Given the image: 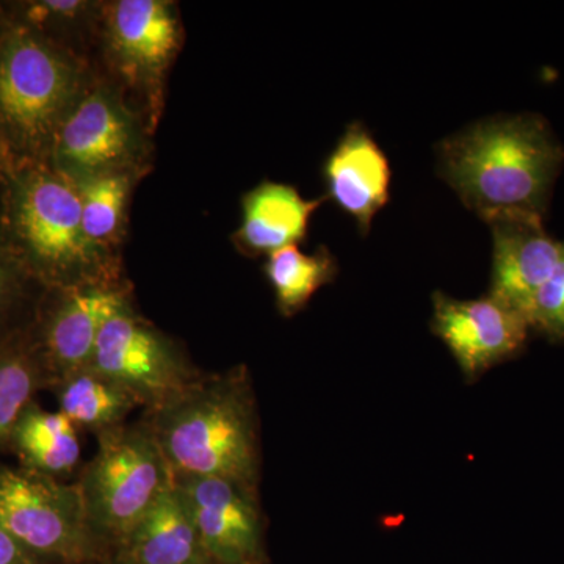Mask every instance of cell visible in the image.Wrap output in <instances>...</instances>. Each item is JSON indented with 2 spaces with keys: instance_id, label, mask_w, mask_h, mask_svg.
Returning a JSON list of instances; mask_svg holds the SVG:
<instances>
[{
  "instance_id": "obj_1",
  "label": "cell",
  "mask_w": 564,
  "mask_h": 564,
  "mask_svg": "<svg viewBox=\"0 0 564 564\" xmlns=\"http://www.w3.org/2000/svg\"><path fill=\"white\" fill-rule=\"evenodd\" d=\"M437 174L480 215L525 209L544 215L564 148L541 115H497L436 144Z\"/></svg>"
},
{
  "instance_id": "obj_2",
  "label": "cell",
  "mask_w": 564,
  "mask_h": 564,
  "mask_svg": "<svg viewBox=\"0 0 564 564\" xmlns=\"http://www.w3.org/2000/svg\"><path fill=\"white\" fill-rule=\"evenodd\" d=\"M0 250L46 291L126 281L121 258L85 236L76 185L50 165L21 166L0 191Z\"/></svg>"
},
{
  "instance_id": "obj_3",
  "label": "cell",
  "mask_w": 564,
  "mask_h": 564,
  "mask_svg": "<svg viewBox=\"0 0 564 564\" xmlns=\"http://www.w3.org/2000/svg\"><path fill=\"white\" fill-rule=\"evenodd\" d=\"M173 477H221L256 486L254 399L245 370L199 377L143 417Z\"/></svg>"
},
{
  "instance_id": "obj_4",
  "label": "cell",
  "mask_w": 564,
  "mask_h": 564,
  "mask_svg": "<svg viewBox=\"0 0 564 564\" xmlns=\"http://www.w3.org/2000/svg\"><path fill=\"white\" fill-rule=\"evenodd\" d=\"M95 74L90 63L7 22L0 36V137L18 169L50 165L58 129Z\"/></svg>"
},
{
  "instance_id": "obj_5",
  "label": "cell",
  "mask_w": 564,
  "mask_h": 564,
  "mask_svg": "<svg viewBox=\"0 0 564 564\" xmlns=\"http://www.w3.org/2000/svg\"><path fill=\"white\" fill-rule=\"evenodd\" d=\"M96 437L98 452L76 485L88 525L111 558L173 485V473L143 421L124 423Z\"/></svg>"
},
{
  "instance_id": "obj_6",
  "label": "cell",
  "mask_w": 564,
  "mask_h": 564,
  "mask_svg": "<svg viewBox=\"0 0 564 564\" xmlns=\"http://www.w3.org/2000/svg\"><path fill=\"white\" fill-rule=\"evenodd\" d=\"M182 40L180 9L172 0L102 2L95 70L121 91L151 132L161 118L166 76Z\"/></svg>"
},
{
  "instance_id": "obj_7",
  "label": "cell",
  "mask_w": 564,
  "mask_h": 564,
  "mask_svg": "<svg viewBox=\"0 0 564 564\" xmlns=\"http://www.w3.org/2000/svg\"><path fill=\"white\" fill-rule=\"evenodd\" d=\"M150 133L121 91L96 73L58 129L50 166L73 184L113 173L147 174Z\"/></svg>"
},
{
  "instance_id": "obj_8",
  "label": "cell",
  "mask_w": 564,
  "mask_h": 564,
  "mask_svg": "<svg viewBox=\"0 0 564 564\" xmlns=\"http://www.w3.org/2000/svg\"><path fill=\"white\" fill-rule=\"evenodd\" d=\"M0 525L43 564L110 558L88 525L77 485L24 466H0Z\"/></svg>"
},
{
  "instance_id": "obj_9",
  "label": "cell",
  "mask_w": 564,
  "mask_h": 564,
  "mask_svg": "<svg viewBox=\"0 0 564 564\" xmlns=\"http://www.w3.org/2000/svg\"><path fill=\"white\" fill-rule=\"evenodd\" d=\"M90 366L132 392L144 410L166 402L202 377L180 345L141 317L133 304L104 325Z\"/></svg>"
},
{
  "instance_id": "obj_10",
  "label": "cell",
  "mask_w": 564,
  "mask_h": 564,
  "mask_svg": "<svg viewBox=\"0 0 564 564\" xmlns=\"http://www.w3.org/2000/svg\"><path fill=\"white\" fill-rule=\"evenodd\" d=\"M132 304L128 281L111 285L47 289L36 310L31 336L52 388L91 364L107 321Z\"/></svg>"
},
{
  "instance_id": "obj_11",
  "label": "cell",
  "mask_w": 564,
  "mask_h": 564,
  "mask_svg": "<svg viewBox=\"0 0 564 564\" xmlns=\"http://www.w3.org/2000/svg\"><path fill=\"white\" fill-rule=\"evenodd\" d=\"M174 488L217 564H262L254 486L221 477H173Z\"/></svg>"
},
{
  "instance_id": "obj_12",
  "label": "cell",
  "mask_w": 564,
  "mask_h": 564,
  "mask_svg": "<svg viewBox=\"0 0 564 564\" xmlns=\"http://www.w3.org/2000/svg\"><path fill=\"white\" fill-rule=\"evenodd\" d=\"M432 329L462 372L474 380L518 355L529 339L530 325L524 314L489 293L477 300H456L434 292Z\"/></svg>"
},
{
  "instance_id": "obj_13",
  "label": "cell",
  "mask_w": 564,
  "mask_h": 564,
  "mask_svg": "<svg viewBox=\"0 0 564 564\" xmlns=\"http://www.w3.org/2000/svg\"><path fill=\"white\" fill-rule=\"evenodd\" d=\"M492 234L489 295L527 317L541 285L554 272L564 242L547 232L544 215L525 209H497L478 215Z\"/></svg>"
},
{
  "instance_id": "obj_14",
  "label": "cell",
  "mask_w": 564,
  "mask_h": 564,
  "mask_svg": "<svg viewBox=\"0 0 564 564\" xmlns=\"http://www.w3.org/2000/svg\"><path fill=\"white\" fill-rule=\"evenodd\" d=\"M326 198L355 218L359 232L367 236L375 215L391 199L392 170L362 121L348 122L336 147L322 165Z\"/></svg>"
},
{
  "instance_id": "obj_15",
  "label": "cell",
  "mask_w": 564,
  "mask_h": 564,
  "mask_svg": "<svg viewBox=\"0 0 564 564\" xmlns=\"http://www.w3.org/2000/svg\"><path fill=\"white\" fill-rule=\"evenodd\" d=\"M326 199H304L293 185L262 181L242 196V223L232 242L248 258L304 242L311 217Z\"/></svg>"
},
{
  "instance_id": "obj_16",
  "label": "cell",
  "mask_w": 564,
  "mask_h": 564,
  "mask_svg": "<svg viewBox=\"0 0 564 564\" xmlns=\"http://www.w3.org/2000/svg\"><path fill=\"white\" fill-rule=\"evenodd\" d=\"M113 556L128 564H217L174 484L133 527Z\"/></svg>"
},
{
  "instance_id": "obj_17",
  "label": "cell",
  "mask_w": 564,
  "mask_h": 564,
  "mask_svg": "<svg viewBox=\"0 0 564 564\" xmlns=\"http://www.w3.org/2000/svg\"><path fill=\"white\" fill-rule=\"evenodd\" d=\"M3 18L50 41L95 68L102 2L96 0H14L0 2Z\"/></svg>"
},
{
  "instance_id": "obj_18",
  "label": "cell",
  "mask_w": 564,
  "mask_h": 564,
  "mask_svg": "<svg viewBox=\"0 0 564 564\" xmlns=\"http://www.w3.org/2000/svg\"><path fill=\"white\" fill-rule=\"evenodd\" d=\"M54 389L58 413L77 430H88L96 436L124 425L132 411L143 408L132 392L91 366L63 378Z\"/></svg>"
},
{
  "instance_id": "obj_19",
  "label": "cell",
  "mask_w": 564,
  "mask_h": 564,
  "mask_svg": "<svg viewBox=\"0 0 564 564\" xmlns=\"http://www.w3.org/2000/svg\"><path fill=\"white\" fill-rule=\"evenodd\" d=\"M79 430L62 413H47L32 403L21 415L10 444L24 467L58 478L80 462Z\"/></svg>"
},
{
  "instance_id": "obj_20",
  "label": "cell",
  "mask_w": 564,
  "mask_h": 564,
  "mask_svg": "<svg viewBox=\"0 0 564 564\" xmlns=\"http://www.w3.org/2000/svg\"><path fill=\"white\" fill-rule=\"evenodd\" d=\"M263 273L272 285L278 311L292 317L307 306L323 285L336 280L339 263L326 245L311 254L291 245L267 256Z\"/></svg>"
},
{
  "instance_id": "obj_21",
  "label": "cell",
  "mask_w": 564,
  "mask_h": 564,
  "mask_svg": "<svg viewBox=\"0 0 564 564\" xmlns=\"http://www.w3.org/2000/svg\"><path fill=\"white\" fill-rule=\"evenodd\" d=\"M141 173H113L74 184L79 192L85 236L107 254H120L128 231L129 203Z\"/></svg>"
},
{
  "instance_id": "obj_22",
  "label": "cell",
  "mask_w": 564,
  "mask_h": 564,
  "mask_svg": "<svg viewBox=\"0 0 564 564\" xmlns=\"http://www.w3.org/2000/svg\"><path fill=\"white\" fill-rule=\"evenodd\" d=\"M51 386L31 328L0 343V444L10 443L11 433L33 397Z\"/></svg>"
},
{
  "instance_id": "obj_23",
  "label": "cell",
  "mask_w": 564,
  "mask_h": 564,
  "mask_svg": "<svg viewBox=\"0 0 564 564\" xmlns=\"http://www.w3.org/2000/svg\"><path fill=\"white\" fill-rule=\"evenodd\" d=\"M46 289L0 250V343L31 328Z\"/></svg>"
},
{
  "instance_id": "obj_24",
  "label": "cell",
  "mask_w": 564,
  "mask_h": 564,
  "mask_svg": "<svg viewBox=\"0 0 564 564\" xmlns=\"http://www.w3.org/2000/svg\"><path fill=\"white\" fill-rule=\"evenodd\" d=\"M530 329L552 343L564 340V245L554 272L541 285L527 313Z\"/></svg>"
},
{
  "instance_id": "obj_25",
  "label": "cell",
  "mask_w": 564,
  "mask_h": 564,
  "mask_svg": "<svg viewBox=\"0 0 564 564\" xmlns=\"http://www.w3.org/2000/svg\"><path fill=\"white\" fill-rule=\"evenodd\" d=\"M0 564H43L0 525Z\"/></svg>"
},
{
  "instance_id": "obj_26",
  "label": "cell",
  "mask_w": 564,
  "mask_h": 564,
  "mask_svg": "<svg viewBox=\"0 0 564 564\" xmlns=\"http://www.w3.org/2000/svg\"><path fill=\"white\" fill-rule=\"evenodd\" d=\"M17 170V162H14L13 155H11L9 148H7L6 141L0 137V191H2L3 185L9 182Z\"/></svg>"
},
{
  "instance_id": "obj_27",
  "label": "cell",
  "mask_w": 564,
  "mask_h": 564,
  "mask_svg": "<svg viewBox=\"0 0 564 564\" xmlns=\"http://www.w3.org/2000/svg\"><path fill=\"white\" fill-rule=\"evenodd\" d=\"M96 564H128V563L122 562V560L117 558V556H111V558L104 560V562L96 563Z\"/></svg>"
},
{
  "instance_id": "obj_28",
  "label": "cell",
  "mask_w": 564,
  "mask_h": 564,
  "mask_svg": "<svg viewBox=\"0 0 564 564\" xmlns=\"http://www.w3.org/2000/svg\"><path fill=\"white\" fill-rule=\"evenodd\" d=\"M7 28V21L6 18H3L2 10H0V36H2L3 31H6Z\"/></svg>"
}]
</instances>
